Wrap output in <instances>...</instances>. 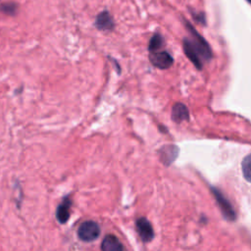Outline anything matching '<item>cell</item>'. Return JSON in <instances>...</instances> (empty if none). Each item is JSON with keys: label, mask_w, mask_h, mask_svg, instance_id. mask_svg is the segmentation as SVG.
<instances>
[{"label": "cell", "mask_w": 251, "mask_h": 251, "mask_svg": "<svg viewBox=\"0 0 251 251\" xmlns=\"http://www.w3.org/2000/svg\"><path fill=\"white\" fill-rule=\"evenodd\" d=\"M137 229L144 241H150L154 237L152 226L146 218H141L137 221Z\"/></svg>", "instance_id": "obj_7"}, {"label": "cell", "mask_w": 251, "mask_h": 251, "mask_svg": "<svg viewBox=\"0 0 251 251\" xmlns=\"http://www.w3.org/2000/svg\"><path fill=\"white\" fill-rule=\"evenodd\" d=\"M101 250L102 251H123V245L120 240L112 235H106L101 243Z\"/></svg>", "instance_id": "obj_8"}, {"label": "cell", "mask_w": 251, "mask_h": 251, "mask_svg": "<svg viewBox=\"0 0 251 251\" xmlns=\"http://www.w3.org/2000/svg\"><path fill=\"white\" fill-rule=\"evenodd\" d=\"M184 51H185L187 57L190 60V62L196 67V69L201 70L202 69V59L199 56L198 52L194 49V47L192 46V44L188 39L184 40Z\"/></svg>", "instance_id": "obj_6"}, {"label": "cell", "mask_w": 251, "mask_h": 251, "mask_svg": "<svg viewBox=\"0 0 251 251\" xmlns=\"http://www.w3.org/2000/svg\"><path fill=\"white\" fill-rule=\"evenodd\" d=\"M70 208H71V201L69 199H65L57 209V219L61 224L66 223L70 218Z\"/></svg>", "instance_id": "obj_10"}, {"label": "cell", "mask_w": 251, "mask_h": 251, "mask_svg": "<svg viewBox=\"0 0 251 251\" xmlns=\"http://www.w3.org/2000/svg\"><path fill=\"white\" fill-rule=\"evenodd\" d=\"M189 113L186 105L183 103H177L174 105L172 110V119L176 123H181L188 120Z\"/></svg>", "instance_id": "obj_9"}, {"label": "cell", "mask_w": 251, "mask_h": 251, "mask_svg": "<svg viewBox=\"0 0 251 251\" xmlns=\"http://www.w3.org/2000/svg\"><path fill=\"white\" fill-rule=\"evenodd\" d=\"M241 168H242V174L244 179L248 182L251 183V154L247 155L241 164Z\"/></svg>", "instance_id": "obj_13"}, {"label": "cell", "mask_w": 251, "mask_h": 251, "mask_svg": "<svg viewBox=\"0 0 251 251\" xmlns=\"http://www.w3.org/2000/svg\"><path fill=\"white\" fill-rule=\"evenodd\" d=\"M178 148L175 146H167L164 149H162V160L163 162H167V164L172 163L175 158L178 156Z\"/></svg>", "instance_id": "obj_11"}, {"label": "cell", "mask_w": 251, "mask_h": 251, "mask_svg": "<svg viewBox=\"0 0 251 251\" xmlns=\"http://www.w3.org/2000/svg\"><path fill=\"white\" fill-rule=\"evenodd\" d=\"M247 1H248V2H250V3H251V0H247Z\"/></svg>", "instance_id": "obj_16"}, {"label": "cell", "mask_w": 251, "mask_h": 251, "mask_svg": "<svg viewBox=\"0 0 251 251\" xmlns=\"http://www.w3.org/2000/svg\"><path fill=\"white\" fill-rule=\"evenodd\" d=\"M192 16L193 18L198 22V23H202V24H205V16L203 14H195V13H192Z\"/></svg>", "instance_id": "obj_15"}, {"label": "cell", "mask_w": 251, "mask_h": 251, "mask_svg": "<svg viewBox=\"0 0 251 251\" xmlns=\"http://www.w3.org/2000/svg\"><path fill=\"white\" fill-rule=\"evenodd\" d=\"M186 23V28L189 32L191 39H188L194 47V49L198 52L199 56L201 57L202 60L209 61L212 58V50L210 48V45L208 42L197 33V31L194 29V27L188 23V21H185Z\"/></svg>", "instance_id": "obj_1"}, {"label": "cell", "mask_w": 251, "mask_h": 251, "mask_svg": "<svg viewBox=\"0 0 251 251\" xmlns=\"http://www.w3.org/2000/svg\"><path fill=\"white\" fill-rule=\"evenodd\" d=\"M18 10V6L16 3L13 2H8V3H4L2 5H0V11L3 12L6 15H10V16H15Z\"/></svg>", "instance_id": "obj_14"}, {"label": "cell", "mask_w": 251, "mask_h": 251, "mask_svg": "<svg viewBox=\"0 0 251 251\" xmlns=\"http://www.w3.org/2000/svg\"><path fill=\"white\" fill-rule=\"evenodd\" d=\"M99 234L100 228L95 222L92 221L83 223L78 230V235L84 241H93L99 236Z\"/></svg>", "instance_id": "obj_2"}, {"label": "cell", "mask_w": 251, "mask_h": 251, "mask_svg": "<svg viewBox=\"0 0 251 251\" xmlns=\"http://www.w3.org/2000/svg\"><path fill=\"white\" fill-rule=\"evenodd\" d=\"M163 45H164V40H163L162 36L160 34L156 33L153 35V37L151 38V40L149 42L148 49L150 52H156L161 47H163Z\"/></svg>", "instance_id": "obj_12"}, {"label": "cell", "mask_w": 251, "mask_h": 251, "mask_svg": "<svg viewBox=\"0 0 251 251\" xmlns=\"http://www.w3.org/2000/svg\"><path fill=\"white\" fill-rule=\"evenodd\" d=\"M94 26L99 31L111 32L114 30L115 24L110 13L108 11H102L96 16Z\"/></svg>", "instance_id": "obj_5"}, {"label": "cell", "mask_w": 251, "mask_h": 251, "mask_svg": "<svg viewBox=\"0 0 251 251\" xmlns=\"http://www.w3.org/2000/svg\"><path fill=\"white\" fill-rule=\"evenodd\" d=\"M213 194L218 202V205L220 206V209L222 210L224 216L230 220V221H233L235 219V213L230 205V203L229 202V200L217 189V188H212Z\"/></svg>", "instance_id": "obj_4"}, {"label": "cell", "mask_w": 251, "mask_h": 251, "mask_svg": "<svg viewBox=\"0 0 251 251\" xmlns=\"http://www.w3.org/2000/svg\"><path fill=\"white\" fill-rule=\"evenodd\" d=\"M149 60H150V63L154 67H156L158 69H162V70L170 68L174 63L173 57L167 51L150 52Z\"/></svg>", "instance_id": "obj_3"}]
</instances>
